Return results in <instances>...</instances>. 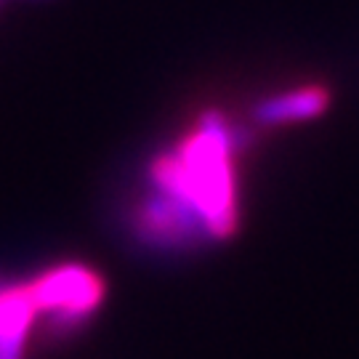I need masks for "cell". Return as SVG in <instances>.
<instances>
[{
	"mask_svg": "<svg viewBox=\"0 0 359 359\" xmlns=\"http://www.w3.org/2000/svg\"><path fill=\"white\" fill-rule=\"evenodd\" d=\"M243 144V130L231 128L218 112H205L179 147L152 160L149 189L181 208L205 240H224L237 229V176L231 157Z\"/></svg>",
	"mask_w": 359,
	"mask_h": 359,
	"instance_id": "6da1fadb",
	"label": "cell"
},
{
	"mask_svg": "<svg viewBox=\"0 0 359 359\" xmlns=\"http://www.w3.org/2000/svg\"><path fill=\"white\" fill-rule=\"evenodd\" d=\"M27 287L38 314H46L48 327L56 333H69L86 325L104 301L102 277L83 264L53 266Z\"/></svg>",
	"mask_w": 359,
	"mask_h": 359,
	"instance_id": "7a4b0ae2",
	"label": "cell"
},
{
	"mask_svg": "<svg viewBox=\"0 0 359 359\" xmlns=\"http://www.w3.org/2000/svg\"><path fill=\"white\" fill-rule=\"evenodd\" d=\"M330 104V93L322 86H304V88L285 90L271 99H264L253 109L261 126H283V123H298L322 115Z\"/></svg>",
	"mask_w": 359,
	"mask_h": 359,
	"instance_id": "3957f363",
	"label": "cell"
}]
</instances>
